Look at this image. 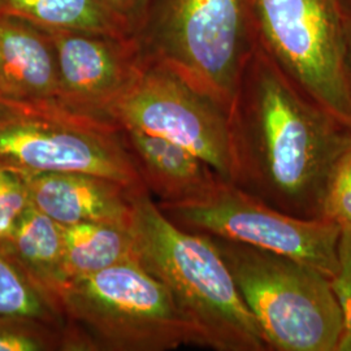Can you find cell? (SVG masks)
<instances>
[{"label":"cell","mask_w":351,"mask_h":351,"mask_svg":"<svg viewBox=\"0 0 351 351\" xmlns=\"http://www.w3.org/2000/svg\"><path fill=\"white\" fill-rule=\"evenodd\" d=\"M101 3L125 25L129 33L133 34L146 0H101Z\"/></svg>","instance_id":"cell-22"},{"label":"cell","mask_w":351,"mask_h":351,"mask_svg":"<svg viewBox=\"0 0 351 351\" xmlns=\"http://www.w3.org/2000/svg\"><path fill=\"white\" fill-rule=\"evenodd\" d=\"M0 315L34 319L52 324L64 323L25 274L0 249Z\"/></svg>","instance_id":"cell-17"},{"label":"cell","mask_w":351,"mask_h":351,"mask_svg":"<svg viewBox=\"0 0 351 351\" xmlns=\"http://www.w3.org/2000/svg\"><path fill=\"white\" fill-rule=\"evenodd\" d=\"M0 165L17 173H85L146 189L121 126L56 103L0 101Z\"/></svg>","instance_id":"cell-6"},{"label":"cell","mask_w":351,"mask_h":351,"mask_svg":"<svg viewBox=\"0 0 351 351\" xmlns=\"http://www.w3.org/2000/svg\"><path fill=\"white\" fill-rule=\"evenodd\" d=\"M158 206L182 229L276 252L329 278L337 272L339 224L278 211L232 182L221 180L198 198Z\"/></svg>","instance_id":"cell-8"},{"label":"cell","mask_w":351,"mask_h":351,"mask_svg":"<svg viewBox=\"0 0 351 351\" xmlns=\"http://www.w3.org/2000/svg\"><path fill=\"white\" fill-rule=\"evenodd\" d=\"M63 256L66 284L101 272L134 258L130 229L107 223L63 226Z\"/></svg>","instance_id":"cell-15"},{"label":"cell","mask_w":351,"mask_h":351,"mask_svg":"<svg viewBox=\"0 0 351 351\" xmlns=\"http://www.w3.org/2000/svg\"><path fill=\"white\" fill-rule=\"evenodd\" d=\"M345 69L351 90V16L345 17Z\"/></svg>","instance_id":"cell-23"},{"label":"cell","mask_w":351,"mask_h":351,"mask_svg":"<svg viewBox=\"0 0 351 351\" xmlns=\"http://www.w3.org/2000/svg\"><path fill=\"white\" fill-rule=\"evenodd\" d=\"M233 184L278 211L323 219L326 185L351 126L308 99L256 43L230 108Z\"/></svg>","instance_id":"cell-1"},{"label":"cell","mask_w":351,"mask_h":351,"mask_svg":"<svg viewBox=\"0 0 351 351\" xmlns=\"http://www.w3.org/2000/svg\"><path fill=\"white\" fill-rule=\"evenodd\" d=\"M129 229L134 258L169 291L190 345L217 351L269 350L210 236L176 226L147 190L133 195Z\"/></svg>","instance_id":"cell-2"},{"label":"cell","mask_w":351,"mask_h":351,"mask_svg":"<svg viewBox=\"0 0 351 351\" xmlns=\"http://www.w3.org/2000/svg\"><path fill=\"white\" fill-rule=\"evenodd\" d=\"M0 101H58V65L50 32L10 14H0Z\"/></svg>","instance_id":"cell-12"},{"label":"cell","mask_w":351,"mask_h":351,"mask_svg":"<svg viewBox=\"0 0 351 351\" xmlns=\"http://www.w3.org/2000/svg\"><path fill=\"white\" fill-rule=\"evenodd\" d=\"M121 128L168 139L197 155L224 181L236 176L230 111L162 64L147 62L111 114Z\"/></svg>","instance_id":"cell-9"},{"label":"cell","mask_w":351,"mask_h":351,"mask_svg":"<svg viewBox=\"0 0 351 351\" xmlns=\"http://www.w3.org/2000/svg\"><path fill=\"white\" fill-rule=\"evenodd\" d=\"M0 249L12 259L59 314L58 302L66 287L63 226L38 211L32 204L12 233L0 242Z\"/></svg>","instance_id":"cell-14"},{"label":"cell","mask_w":351,"mask_h":351,"mask_svg":"<svg viewBox=\"0 0 351 351\" xmlns=\"http://www.w3.org/2000/svg\"><path fill=\"white\" fill-rule=\"evenodd\" d=\"M30 206L29 191L21 176L0 165V242L12 233Z\"/></svg>","instance_id":"cell-21"},{"label":"cell","mask_w":351,"mask_h":351,"mask_svg":"<svg viewBox=\"0 0 351 351\" xmlns=\"http://www.w3.org/2000/svg\"><path fill=\"white\" fill-rule=\"evenodd\" d=\"M255 43L302 93L351 126L339 0H251Z\"/></svg>","instance_id":"cell-7"},{"label":"cell","mask_w":351,"mask_h":351,"mask_svg":"<svg viewBox=\"0 0 351 351\" xmlns=\"http://www.w3.org/2000/svg\"><path fill=\"white\" fill-rule=\"evenodd\" d=\"M210 237L269 350L337 351L343 322L329 277L276 252Z\"/></svg>","instance_id":"cell-4"},{"label":"cell","mask_w":351,"mask_h":351,"mask_svg":"<svg viewBox=\"0 0 351 351\" xmlns=\"http://www.w3.org/2000/svg\"><path fill=\"white\" fill-rule=\"evenodd\" d=\"M58 310L81 351H165L190 345L169 291L136 258L68 282Z\"/></svg>","instance_id":"cell-5"},{"label":"cell","mask_w":351,"mask_h":351,"mask_svg":"<svg viewBox=\"0 0 351 351\" xmlns=\"http://www.w3.org/2000/svg\"><path fill=\"white\" fill-rule=\"evenodd\" d=\"M47 30L56 53V103L78 114L112 121L113 108L147 64L136 39L129 34Z\"/></svg>","instance_id":"cell-10"},{"label":"cell","mask_w":351,"mask_h":351,"mask_svg":"<svg viewBox=\"0 0 351 351\" xmlns=\"http://www.w3.org/2000/svg\"><path fill=\"white\" fill-rule=\"evenodd\" d=\"M323 219L351 226V149L335 165L326 185Z\"/></svg>","instance_id":"cell-20"},{"label":"cell","mask_w":351,"mask_h":351,"mask_svg":"<svg viewBox=\"0 0 351 351\" xmlns=\"http://www.w3.org/2000/svg\"><path fill=\"white\" fill-rule=\"evenodd\" d=\"M132 36L147 62L230 111L255 47L251 0H146Z\"/></svg>","instance_id":"cell-3"},{"label":"cell","mask_w":351,"mask_h":351,"mask_svg":"<svg viewBox=\"0 0 351 351\" xmlns=\"http://www.w3.org/2000/svg\"><path fill=\"white\" fill-rule=\"evenodd\" d=\"M19 175L25 182L32 204L60 226L81 223L130 226L133 195L138 190L104 177L85 173Z\"/></svg>","instance_id":"cell-11"},{"label":"cell","mask_w":351,"mask_h":351,"mask_svg":"<svg viewBox=\"0 0 351 351\" xmlns=\"http://www.w3.org/2000/svg\"><path fill=\"white\" fill-rule=\"evenodd\" d=\"M339 4H341L345 14L351 16V0H339Z\"/></svg>","instance_id":"cell-24"},{"label":"cell","mask_w":351,"mask_h":351,"mask_svg":"<svg viewBox=\"0 0 351 351\" xmlns=\"http://www.w3.org/2000/svg\"><path fill=\"white\" fill-rule=\"evenodd\" d=\"M139 175L159 203H180L206 194L223 178L193 152L168 139L121 128Z\"/></svg>","instance_id":"cell-13"},{"label":"cell","mask_w":351,"mask_h":351,"mask_svg":"<svg viewBox=\"0 0 351 351\" xmlns=\"http://www.w3.org/2000/svg\"><path fill=\"white\" fill-rule=\"evenodd\" d=\"M80 350L69 328L0 315V351Z\"/></svg>","instance_id":"cell-18"},{"label":"cell","mask_w":351,"mask_h":351,"mask_svg":"<svg viewBox=\"0 0 351 351\" xmlns=\"http://www.w3.org/2000/svg\"><path fill=\"white\" fill-rule=\"evenodd\" d=\"M0 14H10L46 29L129 34L101 0H0Z\"/></svg>","instance_id":"cell-16"},{"label":"cell","mask_w":351,"mask_h":351,"mask_svg":"<svg viewBox=\"0 0 351 351\" xmlns=\"http://www.w3.org/2000/svg\"><path fill=\"white\" fill-rule=\"evenodd\" d=\"M337 262V272L330 278L343 322V330L337 351H351V226H341Z\"/></svg>","instance_id":"cell-19"}]
</instances>
